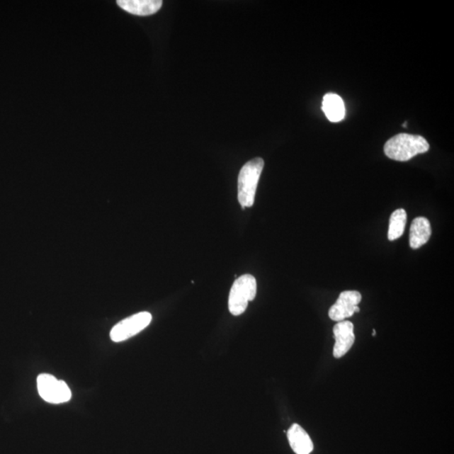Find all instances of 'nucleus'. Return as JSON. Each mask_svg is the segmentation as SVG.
Segmentation results:
<instances>
[{
  "label": "nucleus",
  "instance_id": "f257e3e1",
  "mask_svg": "<svg viewBox=\"0 0 454 454\" xmlns=\"http://www.w3.org/2000/svg\"><path fill=\"white\" fill-rule=\"evenodd\" d=\"M429 148V143L424 137L401 133L385 143L384 151L390 159L407 161L418 154H425Z\"/></svg>",
  "mask_w": 454,
  "mask_h": 454
},
{
  "label": "nucleus",
  "instance_id": "f03ea898",
  "mask_svg": "<svg viewBox=\"0 0 454 454\" xmlns=\"http://www.w3.org/2000/svg\"><path fill=\"white\" fill-rule=\"evenodd\" d=\"M264 167L261 157L251 160L240 171L238 176V201L242 208H251L255 201L256 191Z\"/></svg>",
  "mask_w": 454,
  "mask_h": 454
},
{
  "label": "nucleus",
  "instance_id": "7ed1b4c3",
  "mask_svg": "<svg viewBox=\"0 0 454 454\" xmlns=\"http://www.w3.org/2000/svg\"><path fill=\"white\" fill-rule=\"evenodd\" d=\"M257 294V281L251 274L238 278L234 282L229 295V311L233 316H240L246 311L249 301L254 300Z\"/></svg>",
  "mask_w": 454,
  "mask_h": 454
},
{
  "label": "nucleus",
  "instance_id": "20e7f679",
  "mask_svg": "<svg viewBox=\"0 0 454 454\" xmlns=\"http://www.w3.org/2000/svg\"><path fill=\"white\" fill-rule=\"evenodd\" d=\"M38 389L40 397L52 404H62L70 401L72 392L64 381L48 374L38 378Z\"/></svg>",
  "mask_w": 454,
  "mask_h": 454
},
{
  "label": "nucleus",
  "instance_id": "39448f33",
  "mask_svg": "<svg viewBox=\"0 0 454 454\" xmlns=\"http://www.w3.org/2000/svg\"><path fill=\"white\" fill-rule=\"evenodd\" d=\"M152 319V314L146 312L135 314L132 317L124 319L112 328L111 340L115 343H120L132 338L145 329L150 324Z\"/></svg>",
  "mask_w": 454,
  "mask_h": 454
},
{
  "label": "nucleus",
  "instance_id": "423d86ee",
  "mask_svg": "<svg viewBox=\"0 0 454 454\" xmlns=\"http://www.w3.org/2000/svg\"><path fill=\"white\" fill-rule=\"evenodd\" d=\"M362 295L358 291L341 292L336 303L329 310V317L332 321L341 322L353 316L354 309L361 302Z\"/></svg>",
  "mask_w": 454,
  "mask_h": 454
},
{
  "label": "nucleus",
  "instance_id": "0eeeda50",
  "mask_svg": "<svg viewBox=\"0 0 454 454\" xmlns=\"http://www.w3.org/2000/svg\"><path fill=\"white\" fill-rule=\"evenodd\" d=\"M334 334L335 338L334 356L336 358H340L353 347L355 341L354 326L348 321L339 322L334 327Z\"/></svg>",
  "mask_w": 454,
  "mask_h": 454
},
{
  "label": "nucleus",
  "instance_id": "6e6552de",
  "mask_svg": "<svg viewBox=\"0 0 454 454\" xmlns=\"http://www.w3.org/2000/svg\"><path fill=\"white\" fill-rule=\"evenodd\" d=\"M117 4L125 11L139 16L154 15L163 6L161 0H119Z\"/></svg>",
  "mask_w": 454,
  "mask_h": 454
},
{
  "label": "nucleus",
  "instance_id": "1a4fd4ad",
  "mask_svg": "<svg viewBox=\"0 0 454 454\" xmlns=\"http://www.w3.org/2000/svg\"><path fill=\"white\" fill-rule=\"evenodd\" d=\"M288 439L296 454H310L313 451L314 445L311 438L298 424L291 426L288 431Z\"/></svg>",
  "mask_w": 454,
  "mask_h": 454
},
{
  "label": "nucleus",
  "instance_id": "9d476101",
  "mask_svg": "<svg viewBox=\"0 0 454 454\" xmlns=\"http://www.w3.org/2000/svg\"><path fill=\"white\" fill-rule=\"evenodd\" d=\"M431 236L430 222L425 217L413 220L410 229V246L412 249H420L428 242Z\"/></svg>",
  "mask_w": 454,
  "mask_h": 454
},
{
  "label": "nucleus",
  "instance_id": "9b49d317",
  "mask_svg": "<svg viewBox=\"0 0 454 454\" xmlns=\"http://www.w3.org/2000/svg\"><path fill=\"white\" fill-rule=\"evenodd\" d=\"M322 110L331 123H339L345 117V106L338 94L327 93L322 101Z\"/></svg>",
  "mask_w": 454,
  "mask_h": 454
},
{
  "label": "nucleus",
  "instance_id": "f8f14e48",
  "mask_svg": "<svg viewBox=\"0 0 454 454\" xmlns=\"http://www.w3.org/2000/svg\"><path fill=\"white\" fill-rule=\"evenodd\" d=\"M407 221V211L404 209L395 210L390 218L388 239L395 241L403 235Z\"/></svg>",
  "mask_w": 454,
  "mask_h": 454
},
{
  "label": "nucleus",
  "instance_id": "ddd939ff",
  "mask_svg": "<svg viewBox=\"0 0 454 454\" xmlns=\"http://www.w3.org/2000/svg\"><path fill=\"white\" fill-rule=\"evenodd\" d=\"M359 312H361V309L358 307H355L354 313H358Z\"/></svg>",
  "mask_w": 454,
  "mask_h": 454
},
{
  "label": "nucleus",
  "instance_id": "4468645a",
  "mask_svg": "<svg viewBox=\"0 0 454 454\" xmlns=\"http://www.w3.org/2000/svg\"><path fill=\"white\" fill-rule=\"evenodd\" d=\"M375 335H376V331H375V330H374V331H373V336H375Z\"/></svg>",
  "mask_w": 454,
  "mask_h": 454
}]
</instances>
